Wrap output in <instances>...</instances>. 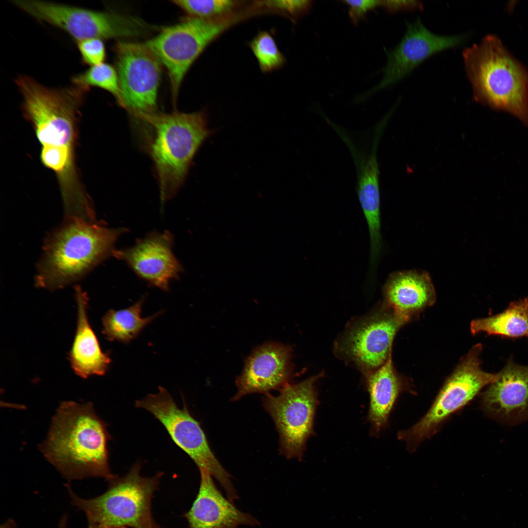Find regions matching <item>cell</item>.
Here are the masks:
<instances>
[{"instance_id":"d4e9b609","label":"cell","mask_w":528,"mask_h":528,"mask_svg":"<svg viewBox=\"0 0 528 528\" xmlns=\"http://www.w3.org/2000/svg\"><path fill=\"white\" fill-rule=\"evenodd\" d=\"M173 2L190 17L204 20H216L235 13L241 4L232 0H175Z\"/></svg>"},{"instance_id":"603a6c76","label":"cell","mask_w":528,"mask_h":528,"mask_svg":"<svg viewBox=\"0 0 528 528\" xmlns=\"http://www.w3.org/2000/svg\"><path fill=\"white\" fill-rule=\"evenodd\" d=\"M470 331L474 335L484 332L511 337L528 335V297L512 302L500 314L473 320Z\"/></svg>"},{"instance_id":"277c9868","label":"cell","mask_w":528,"mask_h":528,"mask_svg":"<svg viewBox=\"0 0 528 528\" xmlns=\"http://www.w3.org/2000/svg\"><path fill=\"white\" fill-rule=\"evenodd\" d=\"M139 120L152 129L149 151L153 161L162 201L175 196L183 184L192 161L211 134L204 111L156 112Z\"/></svg>"},{"instance_id":"7a4b0ae2","label":"cell","mask_w":528,"mask_h":528,"mask_svg":"<svg viewBox=\"0 0 528 528\" xmlns=\"http://www.w3.org/2000/svg\"><path fill=\"white\" fill-rule=\"evenodd\" d=\"M475 100L515 116L528 128V70L494 34L462 52Z\"/></svg>"},{"instance_id":"ffe728a7","label":"cell","mask_w":528,"mask_h":528,"mask_svg":"<svg viewBox=\"0 0 528 528\" xmlns=\"http://www.w3.org/2000/svg\"><path fill=\"white\" fill-rule=\"evenodd\" d=\"M78 305L77 330L69 354L71 365L79 376L87 378L92 375H104L111 359L102 352L97 337L89 324L87 316L88 298L78 287L76 288Z\"/></svg>"},{"instance_id":"4dcf8cb0","label":"cell","mask_w":528,"mask_h":528,"mask_svg":"<svg viewBox=\"0 0 528 528\" xmlns=\"http://www.w3.org/2000/svg\"><path fill=\"white\" fill-rule=\"evenodd\" d=\"M66 519L65 518H63L60 523L58 528H66Z\"/></svg>"},{"instance_id":"6da1fadb","label":"cell","mask_w":528,"mask_h":528,"mask_svg":"<svg viewBox=\"0 0 528 528\" xmlns=\"http://www.w3.org/2000/svg\"><path fill=\"white\" fill-rule=\"evenodd\" d=\"M110 435L91 403L65 401L51 419L39 449L44 457L69 480L112 474L108 461Z\"/></svg>"},{"instance_id":"9c48e42d","label":"cell","mask_w":528,"mask_h":528,"mask_svg":"<svg viewBox=\"0 0 528 528\" xmlns=\"http://www.w3.org/2000/svg\"><path fill=\"white\" fill-rule=\"evenodd\" d=\"M158 392L136 400L137 408L146 410L158 419L173 441L194 461L198 469L208 470L220 483L232 501L238 499L231 475L211 449L204 431L187 407L179 408L168 391L159 387Z\"/></svg>"},{"instance_id":"d6a6232c","label":"cell","mask_w":528,"mask_h":528,"mask_svg":"<svg viewBox=\"0 0 528 528\" xmlns=\"http://www.w3.org/2000/svg\"></svg>"},{"instance_id":"44dd1931","label":"cell","mask_w":528,"mask_h":528,"mask_svg":"<svg viewBox=\"0 0 528 528\" xmlns=\"http://www.w3.org/2000/svg\"><path fill=\"white\" fill-rule=\"evenodd\" d=\"M364 375L370 396L368 420L372 434L376 436L387 426L395 402L404 389V382L394 366L392 354L381 366Z\"/></svg>"},{"instance_id":"484cf974","label":"cell","mask_w":528,"mask_h":528,"mask_svg":"<svg viewBox=\"0 0 528 528\" xmlns=\"http://www.w3.org/2000/svg\"><path fill=\"white\" fill-rule=\"evenodd\" d=\"M249 47L264 72L277 69L286 63L275 39L268 32H259L250 41Z\"/></svg>"},{"instance_id":"2e32d148","label":"cell","mask_w":528,"mask_h":528,"mask_svg":"<svg viewBox=\"0 0 528 528\" xmlns=\"http://www.w3.org/2000/svg\"><path fill=\"white\" fill-rule=\"evenodd\" d=\"M173 239L168 231L155 232L139 240L129 248L115 250L113 256L125 262L150 285L164 291L182 268L172 252Z\"/></svg>"},{"instance_id":"5bb4252c","label":"cell","mask_w":528,"mask_h":528,"mask_svg":"<svg viewBox=\"0 0 528 528\" xmlns=\"http://www.w3.org/2000/svg\"><path fill=\"white\" fill-rule=\"evenodd\" d=\"M406 30L398 44L386 52L387 62L383 77L375 86L359 96L363 100L374 93L395 84L409 74L430 56L457 47L466 40L465 34L440 35L429 30L418 18L407 22Z\"/></svg>"},{"instance_id":"7402d4cb","label":"cell","mask_w":528,"mask_h":528,"mask_svg":"<svg viewBox=\"0 0 528 528\" xmlns=\"http://www.w3.org/2000/svg\"><path fill=\"white\" fill-rule=\"evenodd\" d=\"M145 297L127 308L110 309L105 314L102 318L103 333L108 340L128 344L162 313L160 311L150 316L142 317L141 312Z\"/></svg>"},{"instance_id":"d6986e66","label":"cell","mask_w":528,"mask_h":528,"mask_svg":"<svg viewBox=\"0 0 528 528\" xmlns=\"http://www.w3.org/2000/svg\"><path fill=\"white\" fill-rule=\"evenodd\" d=\"M383 302L406 324L436 300L429 274L415 270L391 274L383 286Z\"/></svg>"},{"instance_id":"4316f807","label":"cell","mask_w":528,"mask_h":528,"mask_svg":"<svg viewBox=\"0 0 528 528\" xmlns=\"http://www.w3.org/2000/svg\"><path fill=\"white\" fill-rule=\"evenodd\" d=\"M312 3L310 0H269L257 1L256 4L258 7L280 12L294 21L307 14Z\"/></svg>"},{"instance_id":"9a60e30c","label":"cell","mask_w":528,"mask_h":528,"mask_svg":"<svg viewBox=\"0 0 528 528\" xmlns=\"http://www.w3.org/2000/svg\"><path fill=\"white\" fill-rule=\"evenodd\" d=\"M291 350L286 345L268 342L258 346L246 358L236 379L237 391L231 400L252 393L269 394L289 384L292 374Z\"/></svg>"},{"instance_id":"4fadbf2b","label":"cell","mask_w":528,"mask_h":528,"mask_svg":"<svg viewBox=\"0 0 528 528\" xmlns=\"http://www.w3.org/2000/svg\"><path fill=\"white\" fill-rule=\"evenodd\" d=\"M114 50L122 108L136 119L155 112L160 61L145 44L118 41Z\"/></svg>"},{"instance_id":"e0dca14e","label":"cell","mask_w":528,"mask_h":528,"mask_svg":"<svg viewBox=\"0 0 528 528\" xmlns=\"http://www.w3.org/2000/svg\"><path fill=\"white\" fill-rule=\"evenodd\" d=\"M200 481L198 494L190 509L185 513L189 528H239L255 526L259 521L241 511L223 496L205 469H199Z\"/></svg>"},{"instance_id":"83f0119b","label":"cell","mask_w":528,"mask_h":528,"mask_svg":"<svg viewBox=\"0 0 528 528\" xmlns=\"http://www.w3.org/2000/svg\"><path fill=\"white\" fill-rule=\"evenodd\" d=\"M83 62L91 66L102 63L106 57V48L102 39L90 38L78 42Z\"/></svg>"},{"instance_id":"3957f363","label":"cell","mask_w":528,"mask_h":528,"mask_svg":"<svg viewBox=\"0 0 528 528\" xmlns=\"http://www.w3.org/2000/svg\"><path fill=\"white\" fill-rule=\"evenodd\" d=\"M125 231V229L109 228L94 221L67 218L45 242L37 286L53 289L79 279L113 255L115 242Z\"/></svg>"},{"instance_id":"1f68e13d","label":"cell","mask_w":528,"mask_h":528,"mask_svg":"<svg viewBox=\"0 0 528 528\" xmlns=\"http://www.w3.org/2000/svg\"><path fill=\"white\" fill-rule=\"evenodd\" d=\"M89 528H114V527H106L101 526H89Z\"/></svg>"},{"instance_id":"7c38bea8","label":"cell","mask_w":528,"mask_h":528,"mask_svg":"<svg viewBox=\"0 0 528 528\" xmlns=\"http://www.w3.org/2000/svg\"><path fill=\"white\" fill-rule=\"evenodd\" d=\"M406 323L384 302L369 314L353 321L337 341L338 356L365 374L381 366L392 354L398 330Z\"/></svg>"},{"instance_id":"f1b7e54d","label":"cell","mask_w":528,"mask_h":528,"mask_svg":"<svg viewBox=\"0 0 528 528\" xmlns=\"http://www.w3.org/2000/svg\"><path fill=\"white\" fill-rule=\"evenodd\" d=\"M342 1L349 6V17L355 25L364 19L369 11L381 6L382 3V0H344Z\"/></svg>"},{"instance_id":"cb8c5ba5","label":"cell","mask_w":528,"mask_h":528,"mask_svg":"<svg viewBox=\"0 0 528 528\" xmlns=\"http://www.w3.org/2000/svg\"><path fill=\"white\" fill-rule=\"evenodd\" d=\"M72 81L76 86L89 88L94 86L110 92L118 105L122 107L121 90L117 70L110 65L102 63L91 66L85 72L75 76Z\"/></svg>"},{"instance_id":"8992f818","label":"cell","mask_w":528,"mask_h":528,"mask_svg":"<svg viewBox=\"0 0 528 528\" xmlns=\"http://www.w3.org/2000/svg\"><path fill=\"white\" fill-rule=\"evenodd\" d=\"M81 105L73 97L52 92L37 99L26 111L41 146V161L54 172L76 167L77 121Z\"/></svg>"},{"instance_id":"ac0fdd59","label":"cell","mask_w":528,"mask_h":528,"mask_svg":"<svg viewBox=\"0 0 528 528\" xmlns=\"http://www.w3.org/2000/svg\"><path fill=\"white\" fill-rule=\"evenodd\" d=\"M485 412L500 420L516 423L528 417V367L509 363L482 395Z\"/></svg>"},{"instance_id":"8fae6325","label":"cell","mask_w":528,"mask_h":528,"mask_svg":"<svg viewBox=\"0 0 528 528\" xmlns=\"http://www.w3.org/2000/svg\"><path fill=\"white\" fill-rule=\"evenodd\" d=\"M322 373L299 383L288 384L278 396L267 394L263 406L279 436V452L286 458L302 460L308 439L314 434V419L318 404L315 383Z\"/></svg>"},{"instance_id":"30bf717a","label":"cell","mask_w":528,"mask_h":528,"mask_svg":"<svg viewBox=\"0 0 528 528\" xmlns=\"http://www.w3.org/2000/svg\"><path fill=\"white\" fill-rule=\"evenodd\" d=\"M12 2L35 18L65 30L78 42L90 38L136 36L150 28L139 19L113 12L41 0H14Z\"/></svg>"},{"instance_id":"52a82bcc","label":"cell","mask_w":528,"mask_h":528,"mask_svg":"<svg viewBox=\"0 0 528 528\" xmlns=\"http://www.w3.org/2000/svg\"><path fill=\"white\" fill-rule=\"evenodd\" d=\"M250 16L247 11L216 20L189 17L163 28L145 43L166 68L174 101L187 71L205 48L225 30Z\"/></svg>"},{"instance_id":"ba28073f","label":"cell","mask_w":528,"mask_h":528,"mask_svg":"<svg viewBox=\"0 0 528 528\" xmlns=\"http://www.w3.org/2000/svg\"><path fill=\"white\" fill-rule=\"evenodd\" d=\"M481 344L474 346L462 357L444 382L431 407L416 423L399 432L398 438L406 443L410 452L430 438L453 413L468 403L484 386L491 384L497 374L481 368Z\"/></svg>"},{"instance_id":"5b68a950","label":"cell","mask_w":528,"mask_h":528,"mask_svg":"<svg viewBox=\"0 0 528 528\" xmlns=\"http://www.w3.org/2000/svg\"><path fill=\"white\" fill-rule=\"evenodd\" d=\"M137 462L121 477L110 480L101 495L82 498L68 487L72 503L86 515L91 526L114 528H159L151 510L152 500L162 473L153 477L141 475Z\"/></svg>"},{"instance_id":"f546056e","label":"cell","mask_w":528,"mask_h":528,"mask_svg":"<svg viewBox=\"0 0 528 528\" xmlns=\"http://www.w3.org/2000/svg\"><path fill=\"white\" fill-rule=\"evenodd\" d=\"M381 7L388 12L395 13L400 11L421 10L423 5L417 0H382Z\"/></svg>"}]
</instances>
